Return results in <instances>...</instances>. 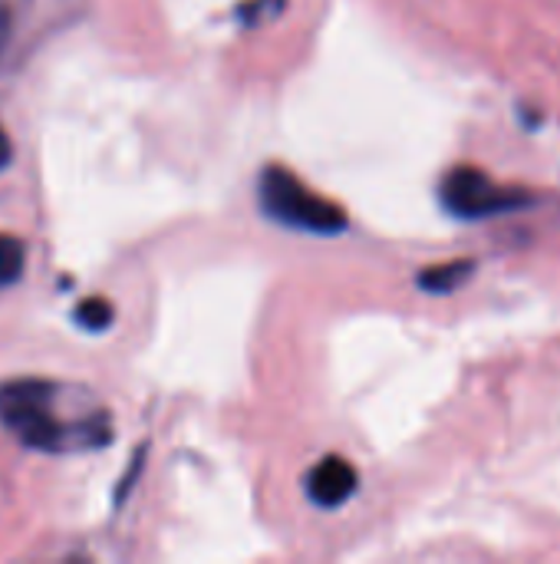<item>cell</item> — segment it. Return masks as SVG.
Instances as JSON below:
<instances>
[{
	"mask_svg": "<svg viewBox=\"0 0 560 564\" xmlns=\"http://www.w3.org/2000/svg\"><path fill=\"white\" fill-rule=\"evenodd\" d=\"M0 426L46 456H79L112 443V416L86 387L43 377L0 383Z\"/></svg>",
	"mask_w": 560,
	"mask_h": 564,
	"instance_id": "cell-1",
	"label": "cell"
},
{
	"mask_svg": "<svg viewBox=\"0 0 560 564\" xmlns=\"http://www.w3.org/2000/svg\"><path fill=\"white\" fill-rule=\"evenodd\" d=\"M257 202L261 212L294 231H307V235H343L347 231V212L317 195L314 188H307L294 172L281 169V165H267L257 178Z\"/></svg>",
	"mask_w": 560,
	"mask_h": 564,
	"instance_id": "cell-2",
	"label": "cell"
},
{
	"mask_svg": "<svg viewBox=\"0 0 560 564\" xmlns=\"http://www.w3.org/2000/svg\"><path fill=\"white\" fill-rule=\"evenodd\" d=\"M439 198H442V208L462 221H485V218L512 215V212L535 205V192L498 185L492 175H485L482 169H469V165L452 169L442 178Z\"/></svg>",
	"mask_w": 560,
	"mask_h": 564,
	"instance_id": "cell-3",
	"label": "cell"
},
{
	"mask_svg": "<svg viewBox=\"0 0 560 564\" xmlns=\"http://www.w3.org/2000/svg\"><path fill=\"white\" fill-rule=\"evenodd\" d=\"M356 486H360V476L353 463H347L343 456H327L307 476V496L320 509H340L347 499H353Z\"/></svg>",
	"mask_w": 560,
	"mask_h": 564,
	"instance_id": "cell-4",
	"label": "cell"
},
{
	"mask_svg": "<svg viewBox=\"0 0 560 564\" xmlns=\"http://www.w3.org/2000/svg\"><path fill=\"white\" fill-rule=\"evenodd\" d=\"M472 274H475V261L459 258V261H446V264L419 271V288L429 291V294H452L462 284H469Z\"/></svg>",
	"mask_w": 560,
	"mask_h": 564,
	"instance_id": "cell-5",
	"label": "cell"
},
{
	"mask_svg": "<svg viewBox=\"0 0 560 564\" xmlns=\"http://www.w3.org/2000/svg\"><path fill=\"white\" fill-rule=\"evenodd\" d=\"M26 268V245L13 235H0V291L17 284Z\"/></svg>",
	"mask_w": 560,
	"mask_h": 564,
	"instance_id": "cell-6",
	"label": "cell"
},
{
	"mask_svg": "<svg viewBox=\"0 0 560 564\" xmlns=\"http://www.w3.org/2000/svg\"><path fill=\"white\" fill-rule=\"evenodd\" d=\"M116 311L106 297H86L76 311H73V321L83 327V330H106L112 324Z\"/></svg>",
	"mask_w": 560,
	"mask_h": 564,
	"instance_id": "cell-7",
	"label": "cell"
},
{
	"mask_svg": "<svg viewBox=\"0 0 560 564\" xmlns=\"http://www.w3.org/2000/svg\"><path fill=\"white\" fill-rule=\"evenodd\" d=\"M13 162V142H10V135H7V129L0 126V172L7 169Z\"/></svg>",
	"mask_w": 560,
	"mask_h": 564,
	"instance_id": "cell-8",
	"label": "cell"
}]
</instances>
